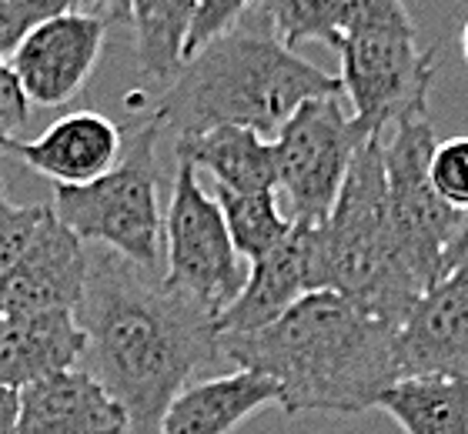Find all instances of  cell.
Listing matches in <instances>:
<instances>
[{
	"instance_id": "cell-2",
	"label": "cell",
	"mask_w": 468,
	"mask_h": 434,
	"mask_svg": "<svg viewBox=\"0 0 468 434\" xmlns=\"http://www.w3.org/2000/svg\"><path fill=\"white\" fill-rule=\"evenodd\" d=\"M218 351L274 381L284 415H361L399 381L395 331L332 291L304 294L261 331L218 338Z\"/></svg>"
},
{
	"instance_id": "cell-3",
	"label": "cell",
	"mask_w": 468,
	"mask_h": 434,
	"mask_svg": "<svg viewBox=\"0 0 468 434\" xmlns=\"http://www.w3.org/2000/svg\"><path fill=\"white\" fill-rule=\"evenodd\" d=\"M328 94H342L338 78L288 50L264 24L241 20L185 60L151 121L161 131L175 127L177 137L207 127H244L274 141L304 101Z\"/></svg>"
},
{
	"instance_id": "cell-20",
	"label": "cell",
	"mask_w": 468,
	"mask_h": 434,
	"mask_svg": "<svg viewBox=\"0 0 468 434\" xmlns=\"http://www.w3.org/2000/svg\"><path fill=\"white\" fill-rule=\"evenodd\" d=\"M195 20V0H131L134 48L141 74L151 80L177 78L185 68L187 30Z\"/></svg>"
},
{
	"instance_id": "cell-28",
	"label": "cell",
	"mask_w": 468,
	"mask_h": 434,
	"mask_svg": "<svg viewBox=\"0 0 468 434\" xmlns=\"http://www.w3.org/2000/svg\"><path fill=\"white\" fill-rule=\"evenodd\" d=\"M30 104L17 78L10 74L7 60H0V154H7V147L17 141V131L27 127Z\"/></svg>"
},
{
	"instance_id": "cell-10",
	"label": "cell",
	"mask_w": 468,
	"mask_h": 434,
	"mask_svg": "<svg viewBox=\"0 0 468 434\" xmlns=\"http://www.w3.org/2000/svg\"><path fill=\"white\" fill-rule=\"evenodd\" d=\"M104 37H108V20L90 10H64L40 20L20 40L7 64L27 104H70L98 68Z\"/></svg>"
},
{
	"instance_id": "cell-4",
	"label": "cell",
	"mask_w": 468,
	"mask_h": 434,
	"mask_svg": "<svg viewBox=\"0 0 468 434\" xmlns=\"http://www.w3.org/2000/svg\"><path fill=\"white\" fill-rule=\"evenodd\" d=\"M381 134H371L358 147L342 194L322 224V274L324 291L399 331L421 288L391 238Z\"/></svg>"
},
{
	"instance_id": "cell-6",
	"label": "cell",
	"mask_w": 468,
	"mask_h": 434,
	"mask_svg": "<svg viewBox=\"0 0 468 434\" xmlns=\"http://www.w3.org/2000/svg\"><path fill=\"white\" fill-rule=\"evenodd\" d=\"M435 144L439 141L429 117V97L411 101L388 124V134H381L391 238L421 291L441 278L445 258L462 228V211H452L429 181V157Z\"/></svg>"
},
{
	"instance_id": "cell-33",
	"label": "cell",
	"mask_w": 468,
	"mask_h": 434,
	"mask_svg": "<svg viewBox=\"0 0 468 434\" xmlns=\"http://www.w3.org/2000/svg\"><path fill=\"white\" fill-rule=\"evenodd\" d=\"M0 321H4V308H0Z\"/></svg>"
},
{
	"instance_id": "cell-17",
	"label": "cell",
	"mask_w": 468,
	"mask_h": 434,
	"mask_svg": "<svg viewBox=\"0 0 468 434\" xmlns=\"http://www.w3.org/2000/svg\"><path fill=\"white\" fill-rule=\"evenodd\" d=\"M268 405H278V385L261 375L231 371L201 377L171 397L157 434H231Z\"/></svg>"
},
{
	"instance_id": "cell-9",
	"label": "cell",
	"mask_w": 468,
	"mask_h": 434,
	"mask_svg": "<svg viewBox=\"0 0 468 434\" xmlns=\"http://www.w3.org/2000/svg\"><path fill=\"white\" fill-rule=\"evenodd\" d=\"M342 97L368 134H381L419 97L431 94L435 54L419 48L415 30H368L338 44Z\"/></svg>"
},
{
	"instance_id": "cell-31",
	"label": "cell",
	"mask_w": 468,
	"mask_h": 434,
	"mask_svg": "<svg viewBox=\"0 0 468 434\" xmlns=\"http://www.w3.org/2000/svg\"><path fill=\"white\" fill-rule=\"evenodd\" d=\"M468 258V211L462 214V228H459V238H455V244H452V251H449V258H445V270H452L459 260H465ZM441 270V274H445Z\"/></svg>"
},
{
	"instance_id": "cell-23",
	"label": "cell",
	"mask_w": 468,
	"mask_h": 434,
	"mask_svg": "<svg viewBox=\"0 0 468 434\" xmlns=\"http://www.w3.org/2000/svg\"><path fill=\"white\" fill-rule=\"evenodd\" d=\"M429 181L452 211H468V137L439 141L429 157Z\"/></svg>"
},
{
	"instance_id": "cell-29",
	"label": "cell",
	"mask_w": 468,
	"mask_h": 434,
	"mask_svg": "<svg viewBox=\"0 0 468 434\" xmlns=\"http://www.w3.org/2000/svg\"><path fill=\"white\" fill-rule=\"evenodd\" d=\"M88 10L98 14V17H104L108 24L111 20H117V24H127V20H131V0H88Z\"/></svg>"
},
{
	"instance_id": "cell-21",
	"label": "cell",
	"mask_w": 468,
	"mask_h": 434,
	"mask_svg": "<svg viewBox=\"0 0 468 434\" xmlns=\"http://www.w3.org/2000/svg\"><path fill=\"white\" fill-rule=\"evenodd\" d=\"M215 201L221 207L225 228L231 234L234 251L241 254L248 264L274 251L278 244L288 238L292 221L284 214L282 201L274 191H258V194H234L215 187Z\"/></svg>"
},
{
	"instance_id": "cell-26",
	"label": "cell",
	"mask_w": 468,
	"mask_h": 434,
	"mask_svg": "<svg viewBox=\"0 0 468 434\" xmlns=\"http://www.w3.org/2000/svg\"><path fill=\"white\" fill-rule=\"evenodd\" d=\"M251 4L254 0H195V20H191V30H187L185 60H191L211 40L225 37L228 30L238 27Z\"/></svg>"
},
{
	"instance_id": "cell-15",
	"label": "cell",
	"mask_w": 468,
	"mask_h": 434,
	"mask_svg": "<svg viewBox=\"0 0 468 434\" xmlns=\"http://www.w3.org/2000/svg\"><path fill=\"white\" fill-rule=\"evenodd\" d=\"M17 434H131L127 411L84 367L17 391Z\"/></svg>"
},
{
	"instance_id": "cell-12",
	"label": "cell",
	"mask_w": 468,
	"mask_h": 434,
	"mask_svg": "<svg viewBox=\"0 0 468 434\" xmlns=\"http://www.w3.org/2000/svg\"><path fill=\"white\" fill-rule=\"evenodd\" d=\"M399 377H468V258L431 281L395 331Z\"/></svg>"
},
{
	"instance_id": "cell-16",
	"label": "cell",
	"mask_w": 468,
	"mask_h": 434,
	"mask_svg": "<svg viewBox=\"0 0 468 434\" xmlns=\"http://www.w3.org/2000/svg\"><path fill=\"white\" fill-rule=\"evenodd\" d=\"M88 341L74 311H27L0 321V387L24 391L84 361Z\"/></svg>"
},
{
	"instance_id": "cell-25",
	"label": "cell",
	"mask_w": 468,
	"mask_h": 434,
	"mask_svg": "<svg viewBox=\"0 0 468 434\" xmlns=\"http://www.w3.org/2000/svg\"><path fill=\"white\" fill-rule=\"evenodd\" d=\"M48 214L50 204H14L0 181V274L20 258Z\"/></svg>"
},
{
	"instance_id": "cell-30",
	"label": "cell",
	"mask_w": 468,
	"mask_h": 434,
	"mask_svg": "<svg viewBox=\"0 0 468 434\" xmlns=\"http://www.w3.org/2000/svg\"><path fill=\"white\" fill-rule=\"evenodd\" d=\"M17 408H20L17 391L0 387V434H17Z\"/></svg>"
},
{
	"instance_id": "cell-22",
	"label": "cell",
	"mask_w": 468,
	"mask_h": 434,
	"mask_svg": "<svg viewBox=\"0 0 468 434\" xmlns=\"http://www.w3.org/2000/svg\"><path fill=\"white\" fill-rule=\"evenodd\" d=\"M264 27L294 50L308 40L328 48L342 44V0H254Z\"/></svg>"
},
{
	"instance_id": "cell-1",
	"label": "cell",
	"mask_w": 468,
	"mask_h": 434,
	"mask_svg": "<svg viewBox=\"0 0 468 434\" xmlns=\"http://www.w3.org/2000/svg\"><path fill=\"white\" fill-rule=\"evenodd\" d=\"M74 318L88 341L80 365L127 411L131 434H157L171 397L221 361L215 321L205 311L167 291L157 270L104 248L90 251Z\"/></svg>"
},
{
	"instance_id": "cell-5",
	"label": "cell",
	"mask_w": 468,
	"mask_h": 434,
	"mask_svg": "<svg viewBox=\"0 0 468 434\" xmlns=\"http://www.w3.org/2000/svg\"><path fill=\"white\" fill-rule=\"evenodd\" d=\"M161 127L147 121L127 137L124 154L104 177L84 187H54L50 211L84 244L157 270L165 258V204H161Z\"/></svg>"
},
{
	"instance_id": "cell-14",
	"label": "cell",
	"mask_w": 468,
	"mask_h": 434,
	"mask_svg": "<svg viewBox=\"0 0 468 434\" xmlns=\"http://www.w3.org/2000/svg\"><path fill=\"white\" fill-rule=\"evenodd\" d=\"M7 154L20 157L30 171L44 174L54 187H84L98 181L124 154V134L98 111H74L34 141H14Z\"/></svg>"
},
{
	"instance_id": "cell-27",
	"label": "cell",
	"mask_w": 468,
	"mask_h": 434,
	"mask_svg": "<svg viewBox=\"0 0 468 434\" xmlns=\"http://www.w3.org/2000/svg\"><path fill=\"white\" fill-rule=\"evenodd\" d=\"M368 30H415V20L405 0H342V40Z\"/></svg>"
},
{
	"instance_id": "cell-34",
	"label": "cell",
	"mask_w": 468,
	"mask_h": 434,
	"mask_svg": "<svg viewBox=\"0 0 468 434\" xmlns=\"http://www.w3.org/2000/svg\"><path fill=\"white\" fill-rule=\"evenodd\" d=\"M0 4H4V0H0Z\"/></svg>"
},
{
	"instance_id": "cell-8",
	"label": "cell",
	"mask_w": 468,
	"mask_h": 434,
	"mask_svg": "<svg viewBox=\"0 0 468 434\" xmlns=\"http://www.w3.org/2000/svg\"><path fill=\"white\" fill-rule=\"evenodd\" d=\"M167 268L161 284L215 321L248 281V260L234 251L215 194L197 181V171L175 164L171 201L165 211Z\"/></svg>"
},
{
	"instance_id": "cell-13",
	"label": "cell",
	"mask_w": 468,
	"mask_h": 434,
	"mask_svg": "<svg viewBox=\"0 0 468 434\" xmlns=\"http://www.w3.org/2000/svg\"><path fill=\"white\" fill-rule=\"evenodd\" d=\"M88 264L84 241L50 211L20 258L0 274V308L4 314L74 311L84 294Z\"/></svg>"
},
{
	"instance_id": "cell-18",
	"label": "cell",
	"mask_w": 468,
	"mask_h": 434,
	"mask_svg": "<svg viewBox=\"0 0 468 434\" xmlns=\"http://www.w3.org/2000/svg\"><path fill=\"white\" fill-rule=\"evenodd\" d=\"M175 164L207 171L221 191H274V144L244 127H207L197 134H181L175 141Z\"/></svg>"
},
{
	"instance_id": "cell-19",
	"label": "cell",
	"mask_w": 468,
	"mask_h": 434,
	"mask_svg": "<svg viewBox=\"0 0 468 434\" xmlns=\"http://www.w3.org/2000/svg\"><path fill=\"white\" fill-rule=\"evenodd\" d=\"M375 408L405 434H468V377H399L381 391Z\"/></svg>"
},
{
	"instance_id": "cell-11",
	"label": "cell",
	"mask_w": 468,
	"mask_h": 434,
	"mask_svg": "<svg viewBox=\"0 0 468 434\" xmlns=\"http://www.w3.org/2000/svg\"><path fill=\"white\" fill-rule=\"evenodd\" d=\"M324 291L322 224H292L274 251L248 264V281L238 298L215 318V334H251L282 318L304 294Z\"/></svg>"
},
{
	"instance_id": "cell-32",
	"label": "cell",
	"mask_w": 468,
	"mask_h": 434,
	"mask_svg": "<svg viewBox=\"0 0 468 434\" xmlns=\"http://www.w3.org/2000/svg\"><path fill=\"white\" fill-rule=\"evenodd\" d=\"M459 44H462V54H465V60H468V20H465V24H462Z\"/></svg>"
},
{
	"instance_id": "cell-7",
	"label": "cell",
	"mask_w": 468,
	"mask_h": 434,
	"mask_svg": "<svg viewBox=\"0 0 468 434\" xmlns=\"http://www.w3.org/2000/svg\"><path fill=\"white\" fill-rule=\"evenodd\" d=\"M368 131L351 117L342 94L312 97L274 137V194L288 201L292 224H324L348 167Z\"/></svg>"
},
{
	"instance_id": "cell-24",
	"label": "cell",
	"mask_w": 468,
	"mask_h": 434,
	"mask_svg": "<svg viewBox=\"0 0 468 434\" xmlns=\"http://www.w3.org/2000/svg\"><path fill=\"white\" fill-rule=\"evenodd\" d=\"M64 10H88V0H4L0 4V60L17 50L20 40L40 20L64 14Z\"/></svg>"
}]
</instances>
